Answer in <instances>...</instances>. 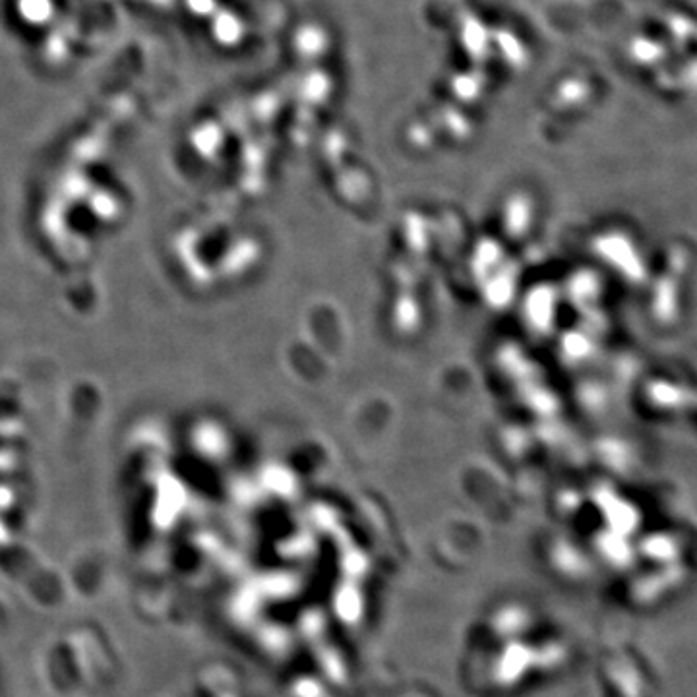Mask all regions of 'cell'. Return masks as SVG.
<instances>
[{
    "label": "cell",
    "mask_w": 697,
    "mask_h": 697,
    "mask_svg": "<svg viewBox=\"0 0 697 697\" xmlns=\"http://www.w3.org/2000/svg\"><path fill=\"white\" fill-rule=\"evenodd\" d=\"M22 14L32 22H44L51 14V0H20Z\"/></svg>",
    "instance_id": "obj_1"
}]
</instances>
